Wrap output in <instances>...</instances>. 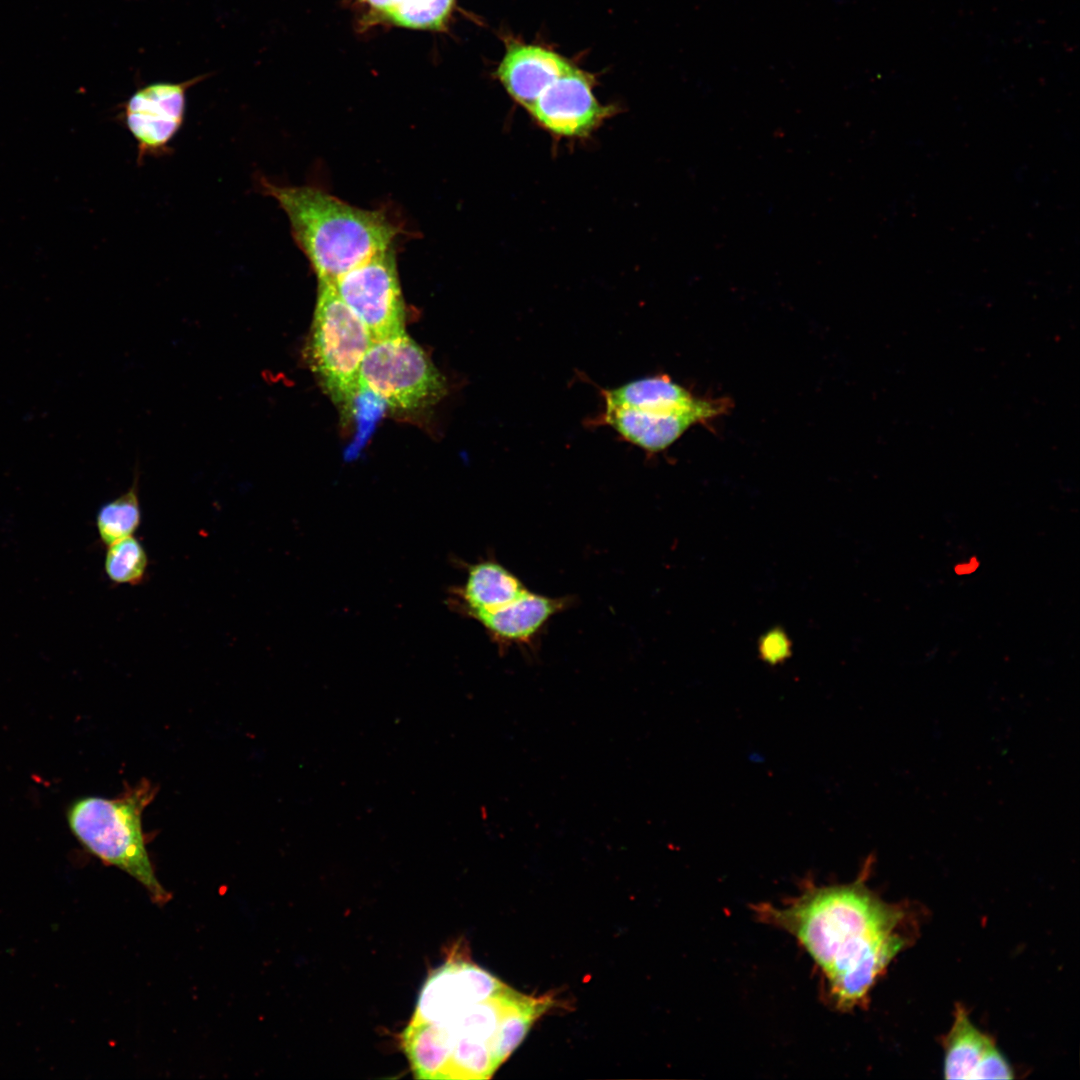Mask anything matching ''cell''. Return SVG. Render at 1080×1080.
Listing matches in <instances>:
<instances>
[{"mask_svg":"<svg viewBox=\"0 0 1080 1080\" xmlns=\"http://www.w3.org/2000/svg\"><path fill=\"white\" fill-rule=\"evenodd\" d=\"M861 876L849 884L807 882L784 906H754L759 920L791 934L822 973L829 1000L840 1010L864 1002L903 946L894 933L902 913L880 900Z\"/></svg>","mask_w":1080,"mask_h":1080,"instance_id":"cell-1","label":"cell"},{"mask_svg":"<svg viewBox=\"0 0 1080 1080\" xmlns=\"http://www.w3.org/2000/svg\"><path fill=\"white\" fill-rule=\"evenodd\" d=\"M261 192L285 212L297 246L309 260L318 282L340 276L392 248L399 234L384 210H367L312 186H283L264 176Z\"/></svg>","mask_w":1080,"mask_h":1080,"instance_id":"cell-2","label":"cell"},{"mask_svg":"<svg viewBox=\"0 0 1080 1080\" xmlns=\"http://www.w3.org/2000/svg\"><path fill=\"white\" fill-rule=\"evenodd\" d=\"M156 792L149 780L141 779L114 798L81 797L69 806L67 822L86 850L138 881L154 903L165 904L170 894L156 876L142 824Z\"/></svg>","mask_w":1080,"mask_h":1080,"instance_id":"cell-3","label":"cell"},{"mask_svg":"<svg viewBox=\"0 0 1080 1080\" xmlns=\"http://www.w3.org/2000/svg\"><path fill=\"white\" fill-rule=\"evenodd\" d=\"M318 283L309 359L330 398L348 408L360 393V367L373 341L364 324L341 300L333 284Z\"/></svg>","mask_w":1080,"mask_h":1080,"instance_id":"cell-4","label":"cell"},{"mask_svg":"<svg viewBox=\"0 0 1080 1080\" xmlns=\"http://www.w3.org/2000/svg\"><path fill=\"white\" fill-rule=\"evenodd\" d=\"M359 385L360 392L369 391L403 410L433 405L447 391L428 355L406 333L371 344L361 363Z\"/></svg>","mask_w":1080,"mask_h":1080,"instance_id":"cell-5","label":"cell"},{"mask_svg":"<svg viewBox=\"0 0 1080 1080\" xmlns=\"http://www.w3.org/2000/svg\"><path fill=\"white\" fill-rule=\"evenodd\" d=\"M333 286L373 342L405 333V310L392 248L340 276Z\"/></svg>","mask_w":1080,"mask_h":1080,"instance_id":"cell-6","label":"cell"},{"mask_svg":"<svg viewBox=\"0 0 1080 1080\" xmlns=\"http://www.w3.org/2000/svg\"><path fill=\"white\" fill-rule=\"evenodd\" d=\"M206 76L179 83L145 85L121 105L120 118L136 141L138 162L169 152V145L185 120L186 93Z\"/></svg>","mask_w":1080,"mask_h":1080,"instance_id":"cell-7","label":"cell"},{"mask_svg":"<svg viewBox=\"0 0 1080 1080\" xmlns=\"http://www.w3.org/2000/svg\"><path fill=\"white\" fill-rule=\"evenodd\" d=\"M528 112L555 136L584 137L614 110L597 101L592 77L573 65L538 97Z\"/></svg>","mask_w":1080,"mask_h":1080,"instance_id":"cell-8","label":"cell"},{"mask_svg":"<svg viewBox=\"0 0 1080 1080\" xmlns=\"http://www.w3.org/2000/svg\"><path fill=\"white\" fill-rule=\"evenodd\" d=\"M504 985L469 961L449 959L427 977L410 1022L447 1021L465 1008L488 999Z\"/></svg>","mask_w":1080,"mask_h":1080,"instance_id":"cell-9","label":"cell"},{"mask_svg":"<svg viewBox=\"0 0 1080 1080\" xmlns=\"http://www.w3.org/2000/svg\"><path fill=\"white\" fill-rule=\"evenodd\" d=\"M729 400L697 399L692 405L667 411L605 406L602 418L624 440L650 453L668 448L689 427L727 412Z\"/></svg>","mask_w":1080,"mask_h":1080,"instance_id":"cell-10","label":"cell"},{"mask_svg":"<svg viewBox=\"0 0 1080 1080\" xmlns=\"http://www.w3.org/2000/svg\"><path fill=\"white\" fill-rule=\"evenodd\" d=\"M947 1079H1011L1012 1069L994 1042L958 1008L945 1041Z\"/></svg>","mask_w":1080,"mask_h":1080,"instance_id":"cell-11","label":"cell"},{"mask_svg":"<svg viewBox=\"0 0 1080 1080\" xmlns=\"http://www.w3.org/2000/svg\"><path fill=\"white\" fill-rule=\"evenodd\" d=\"M572 67L550 49L513 42L507 46L496 74L508 94L529 111L538 97Z\"/></svg>","mask_w":1080,"mask_h":1080,"instance_id":"cell-12","label":"cell"},{"mask_svg":"<svg viewBox=\"0 0 1080 1080\" xmlns=\"http://www.w3.org/2000/svg\"><path fill=\"white\" fill-rule=\"evenodd\" d=\"M572 599L549 597L527 590L510 604L474 617L501 649L529 647L556 614L567 609Z\"/></svg>","mask_w":1080,"mask_h":1080,"instance_id":"cell-13","label":"cell"},{"mask_svg":"<svg viewBox=\"0 0 1080 1080\" xmlns=\"http://www.w3.org/2000/svg\"><path fill=\"white\" fill-rule=\"evenodd\" d=\"M527 590L522 581L500 563L484 560L469 568L460 597L467 615L474 618L510 604Z\"/></svg>","mask_w":1080,"mask_h":1080,"instance_id":"cell-14","label":"cell"},{"mask_svg":"<svg viewBox=\"0 0 1080 1080\" xmlns=\"http://www.w3.org/2000/svg\"><path fill=\"white\" fill-rule=\"evenodd\" d=\"M401 1043L416 1078L441 1079L455 1038L444 1022H409L401 1034Z\"/></svg>","mask_w":1080,"mask_h":1080,"instance_id":"cell-15","label":"cell"},{"mask_svg":"<svg viewBox=\"0 0 1080 1080\" xmlns=\"http://www.w3.org/2000/svg\"><path fill=\"white\" fill-rule=\"evenodd\" d=\"M605 406L667 411L692 405L697 398L667 376L638 379L603 392Z\"/></svg>","mask_w":1080,"mask_h":1080,"instance_id":"cell-16","label":"cell"},{"mask_svg":"<svg viewBox=\"0 0 1080 1080\" xmlns=\"http://www.w3.org/2000/svg\"><path fill=\"white\" fill-rule=\"evenodd\" d=\"M141 523L138 477L129 490L105 503L98 511L96 525L104 544L132 536Z\"/></svg>","mask_w":1080,"mask_h":1080,"instance_id":"cell-17","label":"cell"},{"mask_svg":"<svg viewBox=\"0 0 1080 1080\" xmlns=\"http://www.w3.org/2000/svg\"><path fill=\"white\" fill-rule=\"evenodd\" d=\"M105 572L115 584L137 585L146 576L149 559L143 545L133 535L108 545Z\"/></svg>","mask_w":1080,"mask_h":1080,"instance_id":"cell-18","label":"cell"},{"mask_svg":"<svg viewBox=\"0 0 1080 1080\" xmlns=\"http://www.w3.org/2000/svg\"><path fill=\"white\" fill-rule=\"evenodd\" d=\"M453 5L454 0H403L387 17L406 28L440 30Z\"/></svg>","mask_w":1080,"mask_h":1080,"instance_id":"cell-19","label":"cell"},{"mask_svg":"<svg viewBox=\"0 0 1080 1080\" xmlns=\"http://www.w3.org/2000/svg\"><path fill=\"white\" fill-rule=\"evenodd\" d=\"M758 653L770 665L781 664L792 655L791 639L781 627L769 629L759 638Z\"/></svg>","mask_w":1080,"mask_h":1080,"instance_id":"cell-20","label":"cell"},{"mask_svg":"<svg viewBox=\"0 0 1080 1080\" xmlns=\"http://www.w3.org/2000/svg\"><path fill=\"white\" fill-rule=\"evenodd\" d=\"M372 8L388 16L403 0H365Z\"/></svg>","mask_w":1080,"mask_h":1080,"instance_id":"cell-21","label":"cell"}]
</instances>
